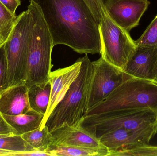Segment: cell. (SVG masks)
<instances>
[{
  "instance_id": "5b68a950",
  "label": "cell",
  "mask_w": 157,
  "mask_h": 156,
  "mask_svg": "<svg viewBox=\"0 0 157 156\" xmlns=\"http://www.w3.org/2000/svg\"><path fill=\"white\" fill-rule=\"evenodd\" d=\"M79 126L98 139L120 129L135 132L153 131L157 132V111L144 109L105 112L85 116Z\"/></svg>"
},
{
  "instance_id": "30bf717a",
  "label": "cell",
  "mask_w": 157,
  "mask_h": 156,
  "mask_svg": "<svg viewBox=\"0 0 157 156\" xmlns=\"http://www.w3.org/2000/svg\"><path fill=\"white\" fill-rule=\"evenodd\" d=\"M81 63L82 59L80 58L73 65L51 72L49 80L51 83L50 100L40 129H42L45 126L46 121L50 114L62 100L71 85L78 77L81 68Z\"/></svg>"
},
{
  "instance_id": "ac0fdd59",
  "label": "cell",
  "mask_w": 157,
  "mask_h": 156,
  "mask_svg": "<svg viewBox=\"0 0 157 156\" xmlns=\"http://www.w3.org/2000/svg\"><path fill=\"white\" fill-rule=\"evenodd\" d=\"M21 136L36 150L46 151L51 144V134L46 125L42 129L40 127Z\"/></svg>"
},
{
  "instance_id": "83f0119b",
  "label": "cell",
  "mask_w": 157,
  "mask_h": 156,
  "mask_svg": "<svg viewBox=\"0 0 157 156\" xmlns=\"http://www.w3.org/2000/svg\"><path fill=\"white\" fill-rule=\"evenodd\" d=\"M15 154L16 153L15 152L0 149V156H14Z\"/></svg>"
},
{
  "instance_id": "44dd1931",
  "label": "cell",
  "mask_w": 157,
  "mask_h": 156,
  "mask_svg": "<svg viewBox=\"0 0 157 156\" xmlns=\"http://www.w3.org/2000/svg\"><path fill=\"white\" fill-rule=\"evenodd\" d=\"M157 156V146L149 144L123 148L111 152L109 156Z\"/></svg>"
},
{
  "instance_id": "cb8c5ba5",
  "label": "cell",
  "mask_w": 157,
  "mask_h": 156,
  "mask_svg": "<svg viewBox=\"0 0 157 156\" xmlns=\"http://www.w3.org/2000/svg\"><path fill=\"white\" fill-rule=\"evenodd\" d=\"M88 5L94 15L98 24H99L101 18L104 15L106 11L104 2L107 0H84Z\"/></svg>"
},
{
  "instance_id": "ffe728a7",
  "label": "cell",
  "mask_w": 157,
  "mask_h": 156,
  "mask_svg": "<svg viewBox=\"0 0 157 156\" xmlns=\"http://www.w3.org/2000/svg\"><path fill=\"white\" fill-rule=\"evenodd\" d=\"M17 16L12 13L0 2V48L4 45L13 29Z\"/></svg>"
},
{
  "instance_id": "2e32d148",
  "label": "cell",
  "mask_w": 157,
  "mask_h": 156,
  "mask_svg": "<svg viewBox=\"0 0 157 156\" xmlns=\"http://www.w3.org/2000/svg\"><path fill=\"white\" fill-rule=\"evenodd\" d=\"M51 93V83L49 80L29 88L28 95L31 109L45 116L49 104Z\"/></svg>"
},
{
  "instance_id": "277c9868",
  "label": "cell",
  "mask_w": 157,
  "mask_h": 156,
  "mask_svg": "<svg viewBox=\"0 0 157 156\" xmlns=\"http://www.w3.org/2000/svg\"><path fill=\"white\" fill-rule=\"evenodd\" d=\"M144 109L157 111V83L132 78L119 85L104 101L89 109L86 116L118 110Z\"/></svg>"
},
{
  "instance_id": "9c48e42d",
  "label": "cell",
  "mask_w": 157,
  "mask_h": 156,
  "mask_svg": "<svg viewBox=\"0 0 157 156\" xmlns=\"http://www.w3.org/2000/svg\"><path fill=\"white\" fill-rule=\"evenodd\" d=\"M150 3L148 0H107L104 5L113 21L129 33L139 25Z\"/></svg>"
},
{
  "instance_id": "8fae6325",
  "label": "cell",
  "mask_w": 157,
  "mask_h": 156,
  "mask_svg": "<svg viewBox=\"0 0 157 156\" xmlns=\"http://www.w3.org/2000/svg\"><path fill=\"white\" fill-rule=\"evenodd\" d=\"M51 134V145L106 148L99 139L79 125L75 126L65 125L53 130Z\"/></svg>"
},
{
  "instance_id": "484cf974",
  "label": "cell",
  "mask_w": 157,
  "mask_h": 156,
  "mask_svg": "<svg viewBox=\"0 0 157 156\" xmlns=\"http://www.w3.org/2000/svg\"><path fill=\"white\" fill-rule=\"evenodd\" d=\"M0 2L14 14H16L17 9L21 5V0H0Z\"/></svg>"
},
{
  "instance_id": "3957f363",
  "label": "cell",
  "mask_w": 157,
  "mask_h": 156,
  "mask_svg": "<svg viewBox=\"0 0 157 156\" xmlns=\"http://www.w3.org/2000/svg\"><path fill=\"white\" fill-rule=\"evenodd\" d=\"M81 59V68L78 77L46 121L45 126L50 132L65 125L79 126L86 114L92 62L87 54Z\"/></svg>"
},
{
  "instance_id": "7402d4cb",
  "label": "cell",
  "mask_w": 157,
  "mask_h": 156,
  "mask_svg": "<svg viewBox=\"0 0 157 156\" xmlns=\"http://www.w3.org/2000/svg\"><path fill=\"white\" fill-rule=\"evenodd\" d=\"M135 43L136 47H157V15Z\"/></svg>"
},
{
  "instance_id": "d4e9b609",
  "label": "cell",
  "mask_w": 157,
  "mask_h": 156,
  "mask_svg": "<svg viewBox=\"0 0 157 156\" xmlns=\"http://www.w3.org/2000/svg\"><path fill=\"white\" fill-rule=\"evenodd\" d=\"M15 134V131L9 125L0 113V135Z\"/></svg>"
},
{
  "instance_id": "4316f807",
  "label": "cell",
  "mask_w": 157,
  "mask_h": 156,
  "mask_svg": "<svg viewBox=\"0 0 157 156\" xmlns=\"http://www.w3.org/2000/svg\"><path fill=\"white\" fill-rule=\"evenodd\" d=\"M14 156H53L52 154L46 151L34 150L28 152L17 153Z\"/></svg>"
},
{
  "instance_id": "9a60e30c",
  "label": "cell",
  "mask_w": 157,
  "mask_h": 156,
  "mask_svg": "<svg viewBox=\"0 0 157 156\" xmlns=\"http://www.w3.org/2000/svg\"><path fill=\"white\" fill-rule=\"evenodd\" d=\"M6 121L15 131V135H22L41 126L44 115L30 110L25 114L16 115L3 114Z\"/></svg>"
},
{
  "instance_id": "52a82bcc",
  "label": "cell",
  "mask_w": 157,
  "mask_h": 156,
  "mask_svg": "<svg viewBox=\"0 0 157 156\" xmlns=\"http://www.w3.org/2000/svg\"><path fill=\"white\" fill-rule=\"evenodd\" d=\"M101 56L106 61L124 71L135 53V41L129 32L119 26L106 12L99 24Z\"/></svg>"
},
{
  "instance_id": "e0dca14e",
  "label": "cell",
  "mask_w": 157,
  "mask_h": 156,
  "mask_svg": "<svg viewBox=\"0 0 157 156\" xmlns=\"http://www.w3.org/2000/svg\"><path fill=\"white\" fill-rule=\"evenodd\" d=\"M47 152L53 156H108L110 152L107 148H96L78 146L50 145Z\"/></svg>"
},
{
  "instance_id": "603a6c76",
  "label": "cell",
  "mask_w": 157,
  "mask_h": 156,
  "mask_svg": "<svg viewBox=\"0 0 157 156\" xmlns=\"http://www.w3.org/2000/svg\"><path fill=\"white\" fill-rule=\"evenodd\" d=\"M8 88V67L3 46L0 48V94Z\"/></svg>"
},
{
  "instance_id": "6da1fadb",
  "label": "cell",
  "mask_w": 157,
  "mask_h": 156,
  "mask_svg": "<svg viewBox=\"0 0 157 156\" xmlns=\"http://www.w3.org/2000/svg\"><path fill=\"white\" fill-rule=\"evenodd\" d=\"M40 7L53 45L79 54L100 53L99 24L84 0H34Z\"/></svg>"
},
{
  "instance_id": "d6986e66",
  "label": "cell",
  "mask_w": 157,
  "mask_h": 156,
  "mask_svg": "<svg viewBox=\"0 0 157 156\" xmlns=\"http://www.w3.org/2000/svg\"><path fill=\"white\" fill-rule=\"evenodd\" d=\"M0 149L16 154L36 150L23 139L22 136L14 134L0 138Z\"/></svg>"
},
{
  "instance_id": "7a4b0ae2",
  "label": "cell",
  "mask_w": 157,
  "mask_h": 156,
  "mask_svg": "<svg viewBox=\"0 0 157 156\" xmlns=\"http://www.w3.org/2000/svg\"><path fill=\"white\" fill-rule=\"evenodd\" d=\"M27 10L30 14L31 27L29 43L27 76L28 88L47 82L51 72L52 52L53 45L50 32L38 5L30 0Z\"/></svg>"
},
{
  "instance_id": "7c38bea8",
  "label": "cell",
  "mask_w": 157,
  "mask_h": 156,
  "mask_svg": "<svg viewBox=\"0 0 157 156\" xmlns=\"http://www.w3.org/2000/svg\"><path fill=\"white\" fill-rule=\"evenodd\" d=\"M156 134L155 131L135 132L120 129L104 135L99 140L111 153L123 148L148 144Z\"/></svg>"
},
{
  "instance_id": "f1b7e54d",
  "label": "cell",
  "mask_w": 157,
  "mask_h": 156,
  "mask_svg": "<svg viewBox=\"0 0 157 156\" xmlns=\"http://www.w3.org/2000/svg\"><path fill=\"white\" fill-rule=\"evenodd\" d=\"M153 81L157 83V57L154 65L153 71Z\"/></svg>"
},
{
  "instance_id": "4fadbf2b",
  "label": "cell",
  "mask_w": 157,
  "mask_h": 156,
  "mask_svg": "<svg viewBox=\"0 0 157 156\" xmlns=\"http://www.w3.org/2000/svg\"><path fill=\"white\" fill-rule=\"evenodd\" d=\"M28 88L21 83L8 87L0 94V113L8 115L25 114L31 110L28 95Z\"/></svg>"
},
{
  "instance_id": "f546056e",
  "label": "cell",
  "mask_w": 157,
  "mask_h": 156,
  "mask_svg": "<svg viewBox=\"0 0 157 156\" xmlns=\"http://www.w3.org/2000/svg\"><path fill=\"white\" fill-rule=\"evenodd\" d=\"M11 134H4V135H0V138L2 137H5V136H7Z\"/></svg>"
},
{
  "instance_id": "8992f818",
  "label": "cell",
  "mask_w": 157,
  "mask_h": 156,
  "mask_svg": "<svg viewBox=\"0 0 157 156\" xmlns=\"http://www.w3.org/2000/svg\"><path fill=\"white\" fill-rule=\"evenodd\" d=\"M31 20L28 10L17 16L3 45L8 67V88L25 83Z\"/></svg>"
},
{
  "instance_id": "5bb4252c",
  "label": "cell",
  "mask_w": 157,
  "mask_h": 156,
  "mask_svg": "<svg viewBox=\"0 0 157 156\" xmlns=\"http://www.w3.org/2000/svg\"><path fill=\"white\" fill-rule=\"evenodd\" d=\"M157 57V47H136L124 71L133 78L153 81V71Z\"/></svg>"
},
{
  "instance_id": "ba28073f",
  "label": "cell",
  "mask_w": 157,
  "mask_h": 156,
  "mask_svg": "<svg viewBox=\"0 0 157 156\" xmlns=\"http://www.w3.org/2000/svg\"><path fill=\"white\" fill-rule=\"evenodd\" d=\"M92 63L87 98V110L104 101L123 82L133 78L101 56ZM87 110V111H88Z\"/></svg>"
}]
</instances>
